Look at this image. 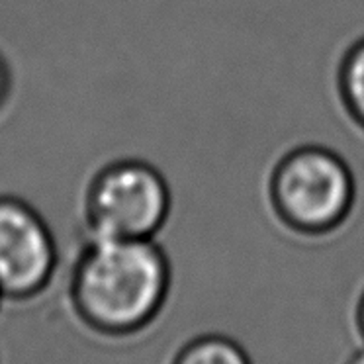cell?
<instances>
[{
  "label": "cell",
  "instance_id": "1",
  "mask_svg": "<svg viewBox=\"0 0 364 364\" xmlns=\"http://www.w3.org/2000/svg\"><path fill=\"white\" fill-rule=\"evenodd\" d=\"M171 288V262L155 239L87 237L69 280L82 323L106 337L141 331L159 316Z\"/></svg>",
  "mask_w": 364,
  "mask_h": 364
},
{
  "label": "cell",
  "instance_id": "2",
  "mask_svg": "<svg viewBox=\"0 0 364 364\" xmlns=\"http://www.w3.org/2000/svg\"><path fill=\"white\" fill-rule=\"evenodd\" d=\"M355 198V176L347 161L321 145L288 151L270 173L272 212L298 235L321 237L339 230L353 212Z\"/></svg>",
  "mask_w": 364,
  "mask_h": 364
},
{
  "label": "cell",
  "instance_id": "3",
  "mask_svg": "<svg viewBox=\"0 0 364 364\" xmlns=\"http://www.w3.org/2000/svg\"><path fill=\"white\" fill-rule=\"evenodd\" d=\"M168 214V182L141 159H118L98 168L82 198L87 237L155 239Z\"/></svg>",
  "mask_w": 364,
  "mask_h": 364
},
{
  "label": "cell",
  "instance_id": "4",
  "mask_svg": "<svg viewBox=\"0 0 364 364\" xmlns=\"http://www.w3.org/2000/svg\"><path fill=\"white\" fill-rule=\"evenodd\" d=\"M59 251L53 231L36 208L10 194L0 196V294L32 300L53 280Z\"/></svg>",
  "mask_w": 364,
  "mask_h": 364
},
{
  "label": "cell",
  "instance_id": "5",
  "mask_svg": "<svg viewBox=\"0 0 364 364\" xmlns=\"http://www.w3.org/2000/svg\"><path fill=\"white\" fill-rule=\"evenodd\" d=\"M337 90L348 118L364 132V38L355 41L341 59Z\"/></svg>",
  "mask_w": 364,
  "mask_h": 364
},
{
  "label": "cell",
  "instance_id": "6",
  "mask_svg": "<svg viewBox=\"0 0 364 364\" xmlns=\"http://www.w3.org/2000/svg\"><path fill=\"white\" fill-rule=\"evenodd\" d=\"M173 364H251L235 341L222 335H204L178 350Z\"/></svg>",
  "mask_w": 364,
  "mask_h": 364
},
{
  "label": "cell",
  "instance_id": "7",
  "mask_svg": "<svg viewBox=\"0 0 364 364\" xmlns=\"http://www.w3.org/2000/svg\"><path fill=\"white\" fill-rule=\"evenodd\" d=\"M10 95H12V73H10L6 59L0 55V112L4 110Z\"/></svg>",
  "mask_w": 364,
  "mask_h": 364
},
{
  "label": "cell",
  "instance_id": "8",
  "mask_svg": "<svg viewBox=\"0 0 364 364\" xmlns=\"http://www.w3.org/2000/svg\"><path fill=\"white\" fill-rule=\"evenodd\" d=\"M356 323H358V329L364 337V292L360 296V301H358V308H356Z\"/></svg>",
  "mask_w": 364,
  "mask_h": 364
},
{
  "label": "cell",
  "instance_id": "9",
  "mask_svg": "<svg viewBox=\"0 0 364 364\" xmlns=\"http://www.w3.org/2000/svg\"><path fill=\"white\" fill-rule=\"evenodd\" d=\"M347 364H364V348H363V350H358V353H355V355L350 356Z\"/></svg>",
  "mask_w": 364,
  "mask_h": 364
},
{
  "label": "cell",
  "instance_id": "10",
  "mask_svg": "<svg viewBox=\"0 0 364 364\" xmlns=\"http://www.w3.org/2000/svg\"><path fill=\"white\" fill-rule=\"evenodd\" d=\"M2 300H4V298H2V294H0V301H2Z\"/></svg>",
  "mask_w": 364,
  "mask_h": 364
}]
</instances>
